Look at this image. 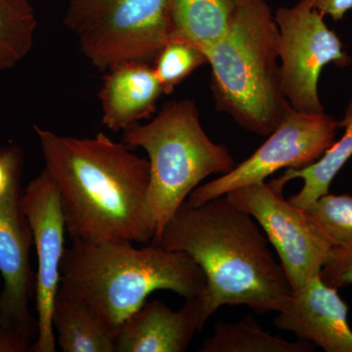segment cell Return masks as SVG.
<instances>
[{"label": "cell", "instance_id": "1", "mask_svg": "<svg viewBox=\"0 0 352 352\" xmlns=\"http://www.w3.org/2000/svg\"><path fill=\"white\" fill-rule=\"evenodd\" d=\"M45 168L56 182L72 240L99 243L154 239L148 201L149 161L106 134L58 135L34 126Z\"/></svg>", "mask_w": 352, "mask_h": 352}, {"label": "cell", "instance_id": "2", "mask_svg": "<svg viewBox=\"0 0 352 352\" xmlns=\"http://www.w3.org/2000/svg\"><path fill=\"white\" fill-rule=\"evenodd\" d=\"M154 244L186 252L200 266L208 317L223 305L279 312L293 293L258 222L226 196L199 206L185 201Z\"/></svg>", "mask_w": 352, "mask_h": 352}, {"label": "cell", "instance_id": "3", "mask_svg": "<svg viewBox=\"0 0 352 352\" xmlns=\"http://www.w3.org/2000/svg\"><path fill=\"white\" fill-rule=\"evenodd\" d=\"M90 305L113 333L157 289L187 298L205 293L207 279L188 254L131 241L73 240L65 250L61 284Z\"/></svg>", "mask_w": 352, "mask_h": 352}, {"label": "cell", "instance_id": "4", "mask_svg": "<svg viewBox=\"0 0 352 352\" xmlns=\"http://www.w3.org/2000/svg\"><path fill=\"white\" fill-rule=\"evenodd\" d=\"M278 38L266 0H237L226 34L205 53L217 110L261 136L293 110L282 91Z\"/></svg>", "mask_w": 352, "mask_h": 352}, {"label": "cell", "instance_id": "5", "mask_svg": "<svg viewBox=\"0 0 352 352\" xmlns=\"http://www.w3.org/2000/svg\"><path fill=\"white\" fill-rule=\"evenodd\" d=\"M122 141L129 148H142L149 157L148 201L154 243L204 179L235 166L226 146L214 142L204 131L198 107L188 99L164 104L148 124L124 131Z\"/></svg>", "mask_w": 352, "mask_h": 352}, {"label": "cell", "instance_id": "6", "mask_svg": "<svg viewBox=\"0 0 352 352\" xmlns=\"http://www.w3.org/2000/svg\"><path fill=\"white\" fill-rule=\"evenodd\" d=\"M64 24L94 68L153 64L170 38L168 0H68Z\"/></svg>", "mask_w": 352, "mask_h": 352}, {"label": "cell", "instance_id": "7", "mask_svg": "<svg viewBox=\"0 0 352 352\" xmlns=\"http://www.w3.org/2000/svg\"><path fill=\"white\" fill-rule=\"evenodd\" d=\"M279 32L280 78L285 98L296 112L325 113L318 94L322 69L346 67L351 57L324 15L307 0L279 7L274 14Z\"/></svg>", "mask_w": 352, "mask_h": 352}, {"label": "cell", "instance_id": "8", "mask_svg": "<svg viewBox=\"0 0 352 352\" xmlns=\"http://www.w3.org/2000/svg\"><path fill=\"white\" fill-rule=\"evenodd\" d=\"M340 122L326 113L292 110L251 157L228 173L197 187L187 201L199 206L245 185L265 182L282 168H302L315 163L335 142Z\"/></svg>", "mask_w": 352, "mask_h": 352}, {"label": "cell", "instance_id": "9", "mask_svg": "<svg viewBox=\"0 0 352 352\" xmlns=\"http://www.w3.org/2000/svg\"><path fill=\"white\" fill-rule=\"evenodd\" d=\"M226 196L261 227L276 250L293 291L320 275L331 247L315 233L303 208L284 198L283 188L271 180L245 185Z\"/></svg>", "mask_w": 352, "mask_h": 352}, {"label": "cell", "instance_id": "10", "mask_svg": "<svg viewBox=\"0 0 352 352\" xmlns=\"http://www.w3.org/2000/svg\"><path fill=\"white\" fill-rule=\"evenodd\" d=\"M22 206L31 226L38 254L36 302L38 338L32 352L56 351L52 324L53 305L61 284V263L65 252V219L59 190L45 168L23 192Z\"/></svg>", "mask_w": 352, "mask_h": 352}, {"label": "cell", "instance_id": "11", "mask_svg": "<svg viewBox=\"0 0 352 352\" xmlns=\"http://www.w3.org/2000/svg\"><path fill=\"white\" fill-rule=\"evenodd\" d=\"M22 194L0 201V319L9 330L34 346L38 338V319L32 317L29 302L36 295V275L30 263L34 239L22 206Z\"/></svg>", "mask_w": 352, "mask_h": 352}, {"label": "cell", "instance_id": "12", "mask_svg": "<svg viewBox=\"0 0 352 352\" xmlns=\"http://www.w3.org/2000/svg\"><path fill=\"white\" fill-rule=\"evenodd\" d=\"M338 291L326 284L320 275L312 278L302 288L294 289L278 312L274 325L325 351L352 352L349 307Z\"/></svg>", "mask_w": 352, "mask_h": 352}, {"label": "cell", "instance_id": "13", "mask_svg": "<svg viewBox=\"0 0 352 352\" xmlns=\"http://www.w3.org/2000/svg\"><path fill=\"white\" fill-rule=\"evenodd\" d=\"M210 317L203 294L177 311L160 300L145 302L120 327L116 352H183Z\"/></svg>", "mask_w": 352, "mask_h": 352}, {"label": "cell", "instance_id": "14", "mask_svg": "<svg viewBox=\"0 0 352 352\" xmlns=\"http://www.w3.org/2000/svg\"><path fill=\"white\" fill-rule=\"evenodd\" d=\"M164 94L153 65L131 62L109 69L99 94L102 124L126 131L155 113Z\"/></svg>", "mask_w": 352, "mask_h": 352}, {"label": "cell", "instance_id": "15", "mask_svg": "<svg viewBox=\"0 0 352 352\" xmlns=\"http://www.w3.org/2000/svg\"><path fill=\"white\" fill-rule=\"evenodd\" d=\"M57 344L64 352H116L117 333L80 296L60 285L52 312Z\"/></svg>", "mask_w": 352, "mask_h": 352}, {"label": "cell", "instance_id": "16", "mask_svg": "<svg viewBox=\"0 0 352 352\" xmlns=\"http://www.w3.org/2000/svg\"><path fill=\"white\" fill-rule=\"evenodd\" d=\"M170 38L195 44L206 53L226 34L237 0H168Z\"/></svg>", "mask_w": 352, "mask_h": 352}, {"label": "cell", "instance_id": "17", "mask_svg": "<svg viewBox=\"0 0 352 352\" xmlns=\"http://www.w3.org/2000/svg\"><path fill=\"white\" fill-rule=\"evenodd\" d=\"M344 133L333 142L315 163L302 168H288L284 175L272 182L283 188L291 180H303L302 190L289 199L296 207L305 208L317 199L329 193L331 183L352 157V96L347 105L344 119L340 120Z\"/></svg>", "mask_w": 352, "mask_h": 352}, {"label": "cell", "instance_id": "18", "mask_svg": "<svg viewBox=\"0 0 352 352\" xmlns=\"http://www.w3.org/2000/svg\"><path fill=\"white\" fill-rule=\"evenodd\" d=\"M314 344L305 340L289 342L264 331L252 316L236 323L217 321L214 333L204 342L200 352H311Z\"/></svg>", "mask_w": 352, "mask_h": 352}, {"label": "cell", "instance_id": "19", "mask_svg": "<svg viewBox=\"0 0 352 352\" xmlns=\"http://www.w3.org/2000/svg\"><path fill=\"white\" fill-rule=\"evenodd\" d=\"M38 20L30 0H0V73L31 52Z\"/></svg>", "mask_w": 352, "mask_h": 352}, {"label": "cell", "instance_id": "20", "mask_svg": "<svg viewBox=\"0 0 352 352\" xmlns=\"http://www.w3.org/2000/svg\"><path fill=\"white\" fill-rule=\"evenodd\" d=\"M303 210L315 233L331 249L352 247V195L327 193Z\"/></svg>", "mask_w": 352, "mask_h": 352}, {"label": "cell", "instance_id": "21", "mask_svg": "<svg viewBox=\"0 0 352 352\" xmlns=\"http://www.w3.org/2000/svg\"><path fill=\"white\" fill-rule=\"evenodd\" d=\"M205 64H208L207 56L198 46L184 39L170 38L152 65L164 94H170L177 85Z\"/></svg>", "mask_w": 352, "mask_h": 352}, {"label": "cell", "instance_id": "22", "mask_svg": "<svg viewBox=\"0 0 352 352\" xmlns=\"http://www.w3.org/2000/svg\"><path fill=\"white\" fill-rule=\"evenodd\" d=\"M24 164V151L19 146L0 148V201L23 193L21 179Z\"/></svg>", "mask_w": 352, "mask_h": 352}, {"label": "cell", "instance_id": "23", "mask_svg": "<svg viewBox=\"0 0 352 352\" xmlns=\"http://www.w3.org/2000/svg\"><path fill=\"white\" fill-rule=\"evenodd\" d=\"M320 277L326 284L337 289L352 286V247L331 249Z\"/></svg>", "mask_w": 352, "mask_h": 352}, {"label": "cell", "instance_id": "24", "mask_svg": "<svg viewBox=\"0 0 352 352\" xmlns=\"http://www.w3.org/2000/svg\"><path fill=\"white\" fill-rule=\"evenodd\" d=\"M314 8L333 21H340L352 10V0H307Z\"/></svg>", "mask_w": 352, "mask_h": 352}, {"label": "cell", "instance_id": "25", "mask_svg": "<svg viewBox=\"0 0 352 352\" xmlns=\"http://www.w3.org/2000/svg\"><path fill=\"white\" fill-rule=\"evenodd\" d=\"M32 347L31 342L7 329L0 319V352L32 351Z\"/></svg>", "mask_w": 352, "mask_h": 352}]
</instances>
